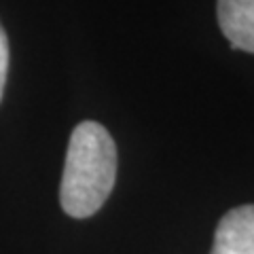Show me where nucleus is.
<instances>
[{"label":"nucleus","instance_id":"nucleus-1","mask_svg":"<svg viewBox=\"0 0 254 254\" xmlns=\"http://www.w3.org/2000/svg\"><path fill=\"white\" fill-rule=\"evenodd\" d=\"M117 178V146L95 121L72 129L60 185V203L72 218H89L108 199Z\"/></svg>","mask_w":254,"mask_h":254},{"label":"nucleus","instance_id":"nucleus-2","mask_svg":"<svg viewBox=\"0 0 254 254\" xmlns=\"http://www.w3.org/2000/svg\"><path fill=\"white\" fill-rule=\"evenodd\" d=\"M210 254H254V203L233 208L220 218Z\"/></svg>","mask_w":254,"mask_h":254},{"label":"nucleus","instance_id":"nucleus-3","mask_svg":"<svg viewBox=\"0 0 254 254\" xmlns=\"http://www.w3.org/2000/svg\"><path fill=\"white\" fill-rule=\"evenodd\" d=\"M218 26L233 49L254 53V0H218Z\"/></svg>","mask_w":254,"mask_h":254},{"label":"nucleus","instance_id":"nucleus-4","mask_svg":"<svg viewBox=\"0 0 254 254\" xmlns=\"http://www.w3.org/2000/svg\"><path fill=\"white\" fill-rule=\"evenodd\" d=\"M6 72H9V41H6V34L0 26V100H2Z\"/></svg>","mask_w":254,"mask_h":254}]
</instances>
